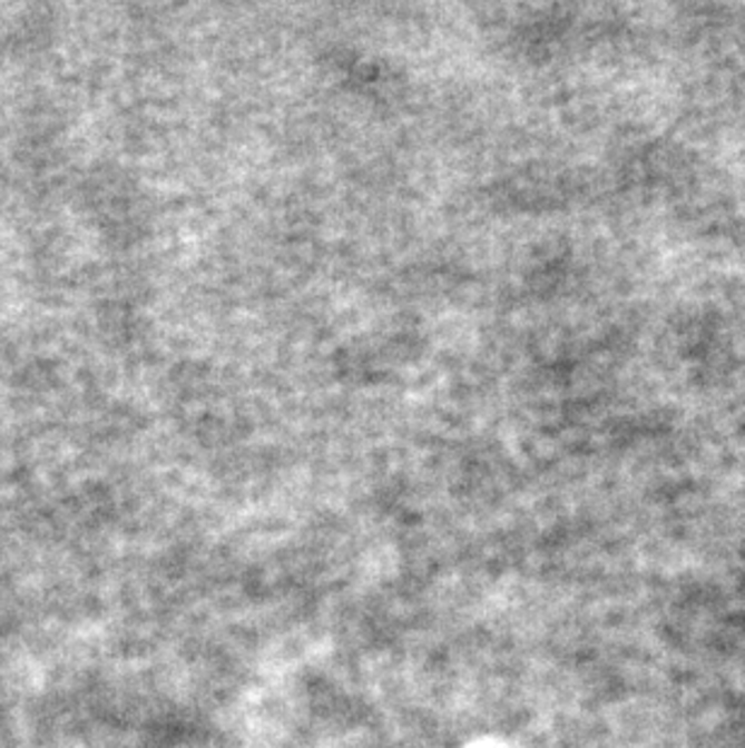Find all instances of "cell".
Wrapping results in <instances>:
<instances>
[]
</instances>
